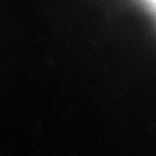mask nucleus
Instances as JSON below:
<instances>
[{"mask_svg":"<svg viewBox=\"0 0 156 156\" xmlns=\"http://www.w3.org/2000/svg\"><path fill=\"white\" fill-rule=\"evenodd\" d=\"M145 4V7L149 10V12L154 15V18L156 19V0H141Z\"/></svg>","mask_w":156,"mask_h":156,"instance_id":"obj_1","label":"nucleus"}]
</instances>
